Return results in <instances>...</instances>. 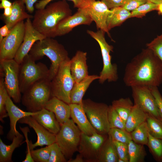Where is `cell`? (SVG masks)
Returning <instances> with one entry per match:
<instances>
[{
	"mask_svg": "<svg viewBox=\"0 0 162 162\" xmlns=\"http://www.w3.org/2000/svg\"><path fill=\"white\" fill-rule=\"evenodd\" d=\"M86 60V52L80 50L77 51L70 59V71L75 83L80 82L88 75Z\"/></svg>",
	"mask_w": 162,
	"mask_h": 162,
	"instance_id": "d6986e66",
	"label": "cell"
},
{
	"mask_svg": "<svg viewBox=\"0 0 162 162\" xmlns=\"http://www.w3.org/2000/svg\"><path fill=\"white\" fill-rule=\"evenodd\" d=\"M12 9L11 7H8L4 9V11L2 16L7 17L10 16L12 13Z\"/></svg>",
	"mask_w": 162,
	"mask_h": 162,
	"instance_id": "816d5d0a",
	"label": "cell"
},
{
	"mask_svg": "<svg viewBox=\"0 0 162 162\" xmlns=\"http://www.w3.org/2000/svg\"><path fill=\"white\" fill-rule=\"evenodd\" d=\"M51 145L37 149L32 150L31 156L34 162H48L50 156Z\"/></svg>",
	"mask_w": 162,
	"mask_h": 162,
	"instance_id": "74e56055",
	"label": "cell"
},
{
	"mask_svg": "<svg viewBox=\"0 0 162 162\" xmlns=\"http://www.w3.org/2000/svg\"><path fill=\"white\" fill-rule=\"evenodd\" d=\"M68 162H84L85 161L82 156L80 154H77L76 157L73 159L70 158L67 161Z\"/></svg>",
	"mask_w": 162,
	"mask_h": 162,
	"instance_id": "f907efd6",
	"label": "cell"
},
{
	"mask_svg": "<svg viewBox=\"0 0 162 162\" xmlns=\"http://www.w3.org/2000/svg\"><path fill=\"white\" fill-rule=\"evenodd\" d=\"M147 1L159 4L162 3V0H146Z\"/></svg>",
	"mask_w": 162,
	"mask_h": 162,
	"instance_id": "db71d44e",
	"label": "cell"
},
{
	"mask_svg": "<svg viewBox=\"0 0 162 162\" xmlns=\"http://www.w3.org/2000/svg\"><path fill=\"white\" fill-rule=\"evenodd\" d=\"M6 109L10 121V129L7 135L8 140L12 141L19 132L16 129V123L20 119L26 116L35 114L37 112L25 111L17 106L8 95L6 102Z\"/></svg>",
	"mask_w": 162,
	"mask_h": 162,
	"instance_id": "ac0fdd59",
	"label": "cell"
},
{
	"mask_svg": "<svg viewBox=\"0 0 162 162\" xmlns=\"http://www.w3.org/2000/svg\"><path fill=\"white\" fill-rule=\"evenodd\" d=\"M19 65L14 59L0 61V75L4 78L9 96L16 104L21 101L22 98L19 87Z\"/></svg>",
	"mask_w": 162,
	"mask_h": 162,
	"instance_id": "30bf717a",
	"label": "cell"
},
{
	"mask_svg": "<svg viewBox=\"0 0 162 162\" xmlns=\"http://www.w3.org/2000/svg\"><path fill=\"white\" fill-rule=\"evenodd\" d=\"M81 134V132L72 119L61 125L60 129L56 135V142L67 159L71 158L78 151Z\"/></svg>",
	"mask_w": 162,
	"mask_h": 162,
	"instance_id": "52a82bcc",
	"label": "cell"
},
{
	"mask_svg": "<svg viewBox=\"0 0 162 162\" xmlns=\"http://www.w3.org/2000/svg\"><path fill=\"white\" fill-rule=\"evenodd\" d=\"M51 81L49 79L39 80L23 93L21 101L28 111L36 112L44 108L52 97Z\"/></svg>",
	"mask_w": 162,
	"mask_h": 162,
	"instance_id": "277c9868",
	"label": "cell"
},
{
	"mask_svg": "<svg viewBox=\"0 0 162 162\" xmlns=\"http://www.w3.org/2000/svg\"><path fill=\"white\" fill-rule=\"evenodd\" d=\"M147 1L146 0H127L122 7L129 11H132Z\"/></svg>",
	"mask_w": 162,
	"mask_h": 162,
	"instance_id": "f6af8a7d",
	"label": "cell"
},
{
	"mask_svg": "<svg viewBox=\"0 0 162 162\" xmlns=\"http://www.w3.org/2000/svg\"><path fill=\"white\" fill-rule=\"evenodd\" d=\"M148 114L136 105L134 104L125 124V129L131 132L137 126L146 121Z\"/></svg>",
	"mask_w": 162,
	"mask_h": 162,
	"instance_id": "4316f807",
	"label": "cell"
},
{
	"mask_svg": "<svg viewBox=\"0 0 162 162\" xmlns=\"http://www.w3.org/2000/svg\"><path fill=\"white\" fill-rule=\"evenodd\" d=\"M87 32L97 41L100 49L103 65L99 76L100 83L103 84L107 80L109 82L116 81L118 79L117 66L111 63L110 55L113 47L106 42L105 37V33L100 30L96 32L88 30Z\"/></svg>",
	"mask_w": 162,
	"mask_h": 162,
	"instance_id": "8992f818",
	"label": "cell"
},
{
	"mask_svg": "<svg viewBox=\"0 0 162 162\" xmlns=\"http://www.w3.org/2000/svg\"><path fill=\"white\" fill-rule=\"evenodd\" d=\"M82 106L88 120L97 132L108 134L110 129L108 118L109 106L89 99L83 100Z\"/></svg>",
	"mask_w": 162,
	"mask_h": 162,
	"instance_id": "9c48e42d",
	"label": "cell"
},
{
	"mask_svg": "<svg viewBox=\"0 0 162 162\" xmlns=\"http://www.w3.org/2000/svg\"><path fill=\"white\" fill-rule=\"evenodd\" d=\"M117 162H125V161L123 160L118 158V160Z\"/></svg>",
	"mask_w": 162,
	"mask_h": 162,
	"instance_id": "11a10c76",
	"label": "cell"
},
{
	"mask_svg": "<svg viewBox=\"0 0 162 162\" xmlns=\"http://www.w3.org/2000/svg\"><path fill=\"white\" fill-rule=\"evenodd\" d=\"M28 54L35 61L41 59L44 56L50 59L51 62L49 69L51 80L56 74L61 64L70 59L64 46L52 38L46 37L36 42Z\"/></svg>",
	"mask_w": 162,
	"mask_h": 162,
	"instance_id": "3957f363",
	"label": "cell"
},
{
	"mask_svg": "<svg viewBox=\"0 0 162 162\" xmlns=\"http://www.w3.org/2000/svg\"><path fill=\"white\" fill-rule=\"evenodd\" d=\"M113 141L128 144L132 140L131 133L126 130L118 128H111L108 133Z\"/></svg>",
	"mask_w": 162,
	"mask_h": 162,
	"instance_id": "d590c367",
	"label": "cell"
},
{
	"mask_svg": "<svg viewBox=\"0 0 162 162\" xmlns=\"http://www.w3.org/2000/svg\"><path fill=\"white\" fill-rule=\"evenodd\" d=\"M134 105L130 98H127L114 100L111 105L126 122Z\"/></svg>",
	"mask_w": 162,
	"mask_h": 162,
	"instance_id": "f1b7e54d",
	"label": "cell"
},
{
	"mask_svg": "<svg viewBox=\"0 0 162 162\" xmlns=\"http://www.w3.org/2000/svg\"><path fill=\"white\" fill-rule=\"evenodd\" d=\"M157 11L159 15H162V3L158 4Z\"/></svg>",
	"mask_w": 162,
	"mask_h": 162,
	"instance_id": "f5cc1de1",
	"label": "cell"
},
{
	"mask_svg": "<svg viewBox=\"0 0 162 162\" xmlns=\"http://www.w3.org/2000/svg\"><path fill=\"white\" fill-rule=\"evenodd\" d=\"M72 15V10L66 0L50 2L43 9H37L32 24L46 37L54 38L59 23Z\"/></svg>",
	"mask_w": 162,
	"mask_h": 162,
	"instance_id": "7a4b0ae2",
	"label": "cell"
},
{
	"mask_svg": "<svg viewBox=\"0 0 162 162\" xmlns=\"http://www.w3.org/2000/svg\"><path fill=\"white\" fill-rule=\"evenodd\" d=\"M70 59L61 64L55 76L51 81L52 97L69 104L70 94L75 83L70 69Z\"/></svg>",
	"mask_w": 162,
	"mask_h": 162,
	"instance_id": "ba28073f",
	"label": "cell"
},
{
	"mask_svg": "<svg viewBox=\"0 0 162 162\" xmlns=\"http://www.w3.org/2000/svg\"><path fill=\"white\" fill-rule=\"evenodd\" d=\"M0 8L4 9L5 8L11 7L12 3L8 0H0Z\"/></svg>",
	"mask_w": 162,
	"mask_h": 162,
	"instance_id": "681fc988",
	"label": "cell"
},
{
	"mask_svg": "<svg viewBox=\"0 0 162 162\" xmlns=\"http://www.w3.org/2000/svg\"><path fill=\"white\" fill-rule=\"evenodd\" d=\"M129 162H143L146 155L144 145L136 143L132 140L128 143Z\"/></svg>",
	"mask_w": 162,
	"mask_h": 162,
	"instance_id": "f546056e",
	"label": "cell"
},
{
	"mask_svg": "<svg viewBox=\"0 0 162 162\" xmlns=\"http://www.w3.org/2000/svg\"><path fill=\"white\" fill-rule=\"evenodd\" d=\"M69 105L71 109L70 117L81 132L89 136L97 132L88 120L82 104L70 103Z\"/></svg>",
	"mask_w": 162,
	"mask_h": 162,
	"instance_id": "ffe728a7",
	"label": "cell"
},
{
	"mask_svg": "<svg viewBox=\"0 0 162 162\" xmlns=\"http://www.w3.org/2000/svg\"><path fill=\"white\" fill-rule=\"evenodd\" d=\"M115 145L118 158L129 162V157L128 144L116 141H113Z\"/></svg>",
	"mask_w": 162,
	"mask_h": 162,
	"instance_id": "b9f144b4",
	"label": "cell"
},
{
	"mask_svg": "<svg viewBox=\"0 0 162 162\" xmlns=\"http://www.w3.org/2000/svg\"><path fill=\"white\" fill-rule=\"evenodd\" d=\"M147 146L155 160L162 162V139L153 137L149 134Z\"/></svg>",
	"mask_w": 162,
	"mask_h": 162,
	"instance_id": "1f68e13d",
	"label": "cell"
},
{
	"mask_svg": "<svg viewBox=\"0 0 162 162\" xmlns=\"http://www.w3.org/2000/svg\"><path fill=\"white\" fill-rule=\"evenodd\" d=\"M146 45L147 48L150 49L162 63V34L158 35Z\"/></svg>",
	"mask_w": 162,
	"mask_h": 162,
	"instance_id": "f35d334b",
	"label": "cell"
},
{
	"mask_svg": "<svg viewBox=\"0 0 162 162\" xmlns=\"http://www.w3.org/2000/svg\"><path fill=\"white\" fill-rule=\"evenodd\" d=\"M108 135L96 132L89 136L81 132L78 151L85 162H98L99 153Z\"/></svg>",
	"mask_w": 162,
	"mask_h": 162,
	"instance_id": "7c38bea8",
	"label": "cell"
},
{
	"mask_svg": "<svg viewBox=\"0 0 162 162\" xmlns=\"http://www.w3.org/2000/svg\"><path fill=\"white\" fill-rule=\"evenodd\" d=\"M10 30L8 26L5 24L0 28V36L3 38L7 36L10 33Z\"/></svg>",
	"mask_w": 162,
	"mask_h": 162,
	"instance_id": "c3c4849f",
	"label": "cell"
},
{
	"mask_svg": "<svg viewBox=\"0 0 162 162\" xmlns=\"http://www.w3.org/2000/svg\"><path fill=\"white\" fill-rule=\"evenodd\" d=\"M54 0H41L34 4V8L37 9H43L49 3ZM72 1L74 3V7L78 9H82L88 4L87 0H68Z\"/></svg>",
	"mask_w": 162,
	"mask_h": 162,
	"instance_id": "60d3db41",
	"label": "cell"
},
{
	"mask_svg": "<svg viewBox=\"0 0 162 162\" xmlns=\"http://www.w3.org/2000/svg\"><path fill=\"white\" fill-rule=\"evenodd\" d=\"M35 62L28 54L20 64L19 87L21 93L39 80L50 79L49 69L46 65L40 62L36 63Z\"/></svg>",
	"mask_w": 162,
	"mask_h": 162,
	"instance_id": "5b68a950",
	"label": "cell"
},
{
	"mask_svg": "<svg viewBox=\"0 0 162 162\" xmlns=\"http://www.w3.org/2000/svg\"><path fill=\"white\" fill-rule=\"evenodd\" d=\"M110 9L114 8L122 7L127 0H101Z\"/></svg>",
	"mask_w": 162,
	"mask_h": 162,
	"instance_id": "bcb514c9",
	"label": "cell"
},
{
	"mask_svg": "<svg viewBox=\"0 0 162 162\" xmlns=\"http://www.w3.org/2000/svg\"><path fill=\"white\" fill-rule=\"evenodd\" d=\"M88 4L83 9L92 18L97 29L106 33L110 37L107 26V20L111 10L101 1L87 0Z\"/></svg>",
	"mask_w": 162,
	"mask_h": 162,
	"instance_id": "5bb4252c",
	"label": "cell"
},
{
	"mask_svg": "<svg viewBox=\"0 0 162 162\" xmlns=\"http://www.w3.org/2000/svg\"><path fill=\"white\" fill-rule=\"evenodd\" d=\"M99 78V76L88 75L80 82L75 83L70 93L71 103L82 104L83 97L90 85Z\"/></svg>",
	"mask_w": 162,
	"mask_h": 162,
	"instance_id": "cb8c5ba5",
	"label": "cell"
},
{
	"mask_svg": "<svg viewBox=\"0 0 162 162\" xmlns=\"http://www.w3.org/2000/svg\"><path fill=\"white\" fill-rule=\"evenodd\" d=\"M25 32L24 21L16 24L0 43V61L14 59L22 44Z\"/></svg>",
	"mask_w": 162,
	"mask_h": 162,
	"instance_id": "8fae6325",
	"label": "cell"
},
{
	"mask_svg": "<svg viewBox=\"0 0 162 162\" xmlns=\"http://www.w3.org/2000/svg\"><path fill=\"white\" fill-rule=\"evenodd\" d=\"M118 158L113 140L108 135L100 150L98 162H117Z\"/></svg>",
	"mask_w": 162,
	"mask_h": 162,
	"instance_id": "484cf974",
	"label": "cell"
},
{
	"mask_svg": "<svg viewBox=\"0 0 162 162\" xmlns=\"http://www.w3.org/2000/svg\"><path fill=\"white\" fill-rule=\"evenodd\" d=\"M158 6V4L147 1L132 11L131 12L130 18L134 17L142 18L150 12L157 10Z\"/></svg>",
	"mask_w": 162,
	"mask_h": 162,
	"instance_id": "8d00e7d4",
	"label": "cell"
},
{
	"mask_svg": "<svg viewBox=\"0 0 162 162\" xmlns=\"http://www.w3.org/2000/svg\"><path fill=\"white\" fill-rule=\"evenodd\" d=\"M8 95L4 85V78L1 75L0 79V121L2 123L4 122L3 119L8 116L6 109V102Z\"/></svg>",
	"mask_w": 162,
	"mask_h": 162,
	"instance_id": "836d02e7",
	"label": "cell"
},
{
	"mask_svg": "<svg viewBox=\"0 0 162 162\" xmlns=\"http://www.w3.org/2000/svg\"><path fill=\"white\" fill-rule=\"evenodd\" d=\"M131 88L134 104L148 115L162 119L155 99L149 87L139 86Z\"/></svg>",
	"mask_w": 162,
	"mask_h": 162,
	"instance_id": "4fadbf2b",
	"label": "cell"
},
{
	"mask_svg": "<svg viewBox=\"0 0 162 162\" xmlns=\"http://www.w3.org/2000/svg\"><path fill=\"white\" fill-rule=\"evenodd\" d=\"M44 108L54 114L61 125L70 119L71 109L69 104L56 97H52Z\"/></svg>",
	"mask_w": 162,
	"mask_h": 162,
	"instance_id": "44dd1931",
	"label": "cell"
},
{
	"mask_svg": "<svg viewBox=\"0 0 162 162\" xmlns=\"http://www.w3.org/2000/svg\"><path fill=\"white\" fill-rule=\"evenodd\" d=\"M67 160L58 144L56 142L52 144L48 162H66Z\"/></svg>",
	"mask_w": 162,
	"mask_h": 162,
	"instance_id": "ab89813d",
	"label": "cell"
},
{
	"mask_svg": "<svg viewBox=\"0 0 162 162\" xmlns=\"http://www.w3.org/2000/svg\"><path fill=\"white\" fill-rule=\"evenodd\" d=\"M25 25V32L23 40L14 58L19 64L28 54L33 45L36 42L46 38L34 27L30 19H26Z\"/></svg>",
	"mask_w": 162,
	"mask_h": 162,
	"instance_id": "9a60e30c",
	"label": "cell"
},
{
	"mask_svg": "<svg viewBox=\"0 0 162 162\" xmlns=\"http://www.w3.org/2000/svg\"><path fill=\"white\" fill-rule=\"evenodd\" d=\"M123 81L126 86L158 87L162 84V63L147 48L127 64Z\"/></svg>",
	"mask_w": 162,
	"mask_h": 162,
	"instance_id": "6da1fadb",
	"label": "cell"
},
{
	"mask_svg": "<svg viewBox=\"0 0 162 162\" xmlns=\"http://www.w3.org/2000/svg\"><path fill=\"white\" fill-rule=\"evenodd\" d=\"M154 96L158 107L159 114L162 119V96L157 87H149Z\"/></svg>",
	"mask_w": 162,
	"mask_h": 162,
	"instance_id": "ee69618b",
	"label": "cell"
},
{
	"mask_svg": "<svg viewBox=\"0 0 162 162\" xmlns=\"http://www.w3.org/2000/svg\"><path fill=\"white\" fill-rule=\"evenodd\" d=\"M146 122L150 135L162 139V119L148 115Z\"/></svg>",
	"mask_w": 162,
	"mask_h": 162,
	"instance_id": "d6a6232c",
	"label": "cell"
},
{
	"mask_svg": "<svg viewBox=\"0 0 162 162\" xmlns=\"http://www.w3.org/2000/svg\"><path fill=\"white\" fill-rule=\"evenodd\" d=\"M93 21L91 17L83 9H78L74 14L66 18L59 23L56 30L55 37L65 35L78 26H89Z\"/></svg>",
	"mask_w": 162,
	"mask_h": 162,
	"instance_id": "e0dca14e",
	"label": "cell"
},
{
	"mask_svg": "<svg viewBox=\"0 0 162 162\" xmlns=\"http://www.w3.org/2000/svg\"><path fill=\"white\" fill-rule=\"evenodd\" d=\"M18 122L29 125L34 129L37 136V141L31 144V150L37 146H49L56 142V135L50 132L32 116L25 117L20 119Z\"/></svg>",
	"mask_w": 162,
	"mask_h": 162,
	"instance_id": "2e32d148",
	"label": "cell"
},
{
	"mask_svg": "<svg viewBox=\"0 0 162 162\" xmlns=\"http://www.w3.org/2000/svg\"><path fill=\"white\" fill-rule=\"evenodd\" d=\"M109 106L108 118L110 128H116L126 130L125 122L111 105Z\"/></svg>",
	"mask_w": 162,
	"mask_h": 162,
	"instance_id": "e575fe53",
	"label": "cell"
},
{
	"mask_svg": "<svg viewBox=\"0 0 162 162\" xmlns=\"http://www.w3.org/2000/svg\"><path fill=\"white\" fill-rule=\"evenodd\" d=\"M107 20V26L109 31L112 28L121 25L128 18H130L131 12L122 7L110 9Z\"/></svg>",
	"mask_w": 162,
	"mask_h": 162,
	"instance_id": "83f0119b",
	"label": "cell"
},
{
	"mask_svg": "<svg viewBox=\"0 0 162 162\" xmlns=\"http://www.w3.org/2000/svg\"><path fill=\"white\" fill-rule=\"evenodd\" d=\"M132 140L135 142L147 145L149 137V131L146 121L137 126L130 132Z\"/></svg>",
	"mask_w": 162,
	"mask_h": 162,
	"instance_id": "4dcf8cb0",
	"label": "cell"
},
{
	"mask_svg": "<svg viewBox=\"0 0 162 162\" xmlns=\"http://www.w3.org/2000/svg\"><path fill=\"white\" fill-rule=\"evenodd\" d=\"M20 128L22 132L26 138L25 141L27 145L26 154L24 160L22 161V162H34V161L32 159L31 154V146L32 142L31 141L29 140L28 137V133L30 132V130L28 127H22L20 126Z\"/></svg>",
	"mask_w": 162,
	"mask_h": 162,
	"instance_id": "7bdbcfd3",
	"label": "cell"
},
{
	"mask_svg": "<svg viewBox=\"0 0 162 162\" xmlns=\"http://www.w3.org/2000/svg\"><path fill=\"white\" fill-rule=\"evenodd\" d=\"M32 116L50 133L56 135L59 131L61 125L53 112L44 108Z\"/></svg>",
	"mask_w": 162,
	"mask_h": 162,
	"instance_id": "603a6c76",
	"label": "cell"
},
{
	"mask_svg": "<svg viewBox=\"0 0 162 162\" xmlns=\"http://www.w3.org/2000/svg\"><path fill=\"white\" fill-rule=\"evenodd\" d=\"M25 5L26 9L30 13L33 12L34 9V4L36 3L37 0H21Z\"/></svg>",
	"mask_w": 162,
	"mask_h": 162,
	"instance_id": "7dc6e473",
	"label": "cell"
},
{
	"mask_svg": "<svg viewBox=\"0 0 162 162\" xmlns=\"http://www.w3.org/2000/svg\"><path fill=\"white\" fill-rule=\"evenodd\" d=\"M23 135L19 132L14 138L12 142L9 145L5 144L0 138V162H12V154L16 148L23 143Z\"/></svg>",
	"mask_w": 162,
	"mask_h": 162,
	"instance_id": "d4e9b609",
	"label": "cell"
},
{
	"mask_svg": "<svg viewBox=\"0 0 162 162\" xmlns=\"http://www.w3.org/2000/svg\"><path fill=\"white\" fill-rule=\"evenodd\" d=\"M11 15L6 17L2 16V19L9 29H11L17 23L25 19L33 18V16L28 14L25 10V5L21 0H16L12 3Z\"/></svg>",
	"mask_w": 162,
	"mask_h": 162,
	"instance_id": "7402d4cb",
	"label": "cell"
}]
</instances>
